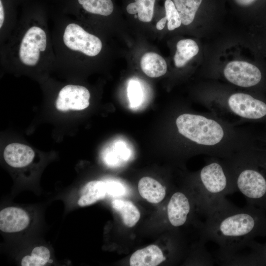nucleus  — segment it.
Segmentation results:
<instances>
[{
    "label": "nucleus",
    "instance_id": "nucleus-17",
    "mask_svg": "<svg viewBox=\"0 0 266 266\" xmlns=\"http://www.w3.org/2000/svg\"><path fill=\"white\" fill-rule=\"evenodd\" d=\"M112 208L121 215L124 224L128 227H133L140 217V212L130 201L115 199L111 202Z\"/></svg>",
    "mask_w": 266,
    "mask_h": 266
},
{
    "label": "nucleus",
    "instance_id": "nucleus-6",
    "mask_svg": "<svg viewBox=\"0 0 266 266\" xmlns=\"http://www.w3.org/2000/svg\"><path fill=\"white\" fill-rule=\"evenodd\" d=\"M47 37L45 31L37 26L29 28L24 35L20 44L19 57L27 66H35L40 59V52L45 50Z\"/></svg>",
    "mask_w": 266,
    "mask_h": 266
},
{
    "label": "nucleus",
    "instance_id": "nucleus-13",
    "mask_svg": "<svg viewBox=\"0 0 266 266\" xmlns=\"http://www.w3.org/2000/svg\"><path fill=\"white\" fill-rule=\"evenodd\" d=\"M138 189L143 198L153 203L161 201L166 194V188L150 177H143L140 179L138 184Z\"/></svg>",
    "mask_w": 266,
    "mask_h": 266
},
{
    "label": "nucleus",
    "instance_id": "nucleus-3",
    "mask_svg": "<svg viewBox=\"0 0 266 266\" xmlns=\"http://www.w3.org/2000/svg\"><path fill=\"white\" fill-rule=\"evenodd\" d=\"M249 149L226 159L230 166L235 188L248 204L266 210V176L259 168L261 160Z\"/></svg>",
    "mask_w": 266,
    "mask_h": 266
},
{
    "label": "nucleus",
    "instance_id": "nucleus-15",
    "mask_svg": "<svg viewBox=\"0 0 266 266\" xmlns=\"http://www.w3.org/2000/svg\"><path fill=\"white\" fill-rule=\"evenodd\" d=\"M106 193L104 181L100 180L90 181L82 189L81 196L78 200V204L80 206L91 205L104 198Z\"/></svg>",
    "mask_w": 266,
    "mask_h": 266
},
{
    "label": "nucleus",
    "instance_id": "nucleus-18",
    "mask_svg": "<svg viewBox=\"0 0 266 266\" xmlns=\"http://www.w3.org/2000/svg\"><path fill=\"white\" fill-rule=\"evenodd\" d=\"M184 25L191 24L206 0H172Z\"/></svg>",
    "mask_w": 266,
    "mask_h": 266
},
{
    "label": "nucleus",
    "instance_id": "nucleus-22",
    "mask_svg": "<svg viewBox=\"0 0 266 266\" xmlns=\"http://www.w3.org/2000/svg\"><path fill=\"white\" fill-rule=\"evenodd\" d=\"M49 250L44 246L34 248L31 255L23 258L21 261L22 266H43L47 264L50 259Z\"/></svg>",
    "mask_w": 266,
    "mask_h": 266
},
{
    "label": "nucleus",
    "instance_id": "nucleus-26",
    "mask_svg": "<svg viewBox=\"0 0 266 266\" xmlns=\"http://www.w3.org/2000/svg\"><path fill=\"white\" fill-rule=\"evenodd\" d=\"M107 194L113 197H119L125 195L127 190L120 182L114 180L104 181Z\"/></svg>",
    "mask_w": 266,
    "mask_h": 266
},
{
    "label": "nucleus",
    "instance_id": "nucleus-8",
    "mask_svg": "<svg viewBox=\"0 0 266 266\" xmlns=\"http://www.w3.org/2000/svg\"><path fill=\"white\" fill-rule=\"evenodd\" d=\"M90 98V92L86 87L67 85L59 92L56 106L61 111L83 110L89 105Z\"/></svg>",
    "mask_w": 266,
    "mask_h": 266
},
{
    "label": "nucleus",
    "instance_id": "nucleus-4",
    "mask_svg": "<svg viewBox=\"0 0 266 266\" xmlns=\"http://www.w3.org/2000/svg\"><path fill=\"white\" fill-rule=\"evenodd\" d=\"M213 112L232 115L240 120H257L266 116V103L242 92L230 94L225 100L205 105Z\"/></svg>",
    "mask_w": 266,
    "mask_h": 266
},
{
    "label": "nucleus",
    "instance_id": "nucleus-24",
    "mask_svg": "<svg viewBox=\"0 0 266 266\" xmlns=\"http://www.w3.org/2000/svg\"><path fill=\"white\" fill-rule=\"evenodd\" d=\"M128 96L131 105L135 107L140 104L142 99V90L138 81L131 80L128 86Z\"/></svg>",
    "mask_w": 266,
    "mask_h": 266
},
{
    "label": "nucleus",
    "instance_id": "nucleus-27",
    "mask_svg": "<svg viewBox=\"0 0 266 266\" xmlns=\"http://www.w3.org/2000/svg\"><path fill=\"white\" fill-rule=\"evenodd\" d=\"M5 19V12L1 0H0V28H1Z\"/></svg>",
    "mask_w": 266,
    "mask_h": 266
},
{
    "label": "nucleus",
    "instance_id": "nucleus-21",
    "mask_svg": "<svg viewBox=\"0 0 266 266\" xmlns=\"http://www.w3.org/2000/svg\"><path fill=\"white\" fill-rule=\"evenodd\" d=\"M79 3L87 12L102 16H108L113 11L111 0H78Z\"/></svg>",
    "mask_w": 266,
    "mask_h": 266
},
{
    "label": "nucleus",
    "instance_id": "nucleus-16",
    "mask_svg": "<svg viewBox=\"0 0 266 266\" xmlns=\"http://www.w3.org/2000/svg\"><path fill=\"white\" fill-rule=\"evenodd\" d=\"M199 51V47L195 41L191 39H183L176 44V51L174 56V65L178 68L186 66L187 63Z\"/></svg>",
    "mask_w": 266,
    "mask_h": 266
},
{
    "label": "nucleus",
    "instance_id": "nucleus-19",
    "mask_svg": "<svg viewBox=\"0 0 266 266\" xmlns=\"http://www.w3.org/2000/svg\"><path fill=\"white\" fill-rule=\"evenodd\" d=\"M155 0H136L129 3L126 10L130 14L137 13L139 20L143 22H150L153 16Z\"/></svg>",
    "mask_w": 266,
    "mask_h": 266
},
{
    "label": "nucleus",
    "instance_id": "nucleus-7",
    "mask_svg": "<svg viewBox=\"0 0 266 266\" xmlns=\"http://www.w3.org/2000/svg\"><path fill=\"white\" fill-rule=\"evenodd\" d=\"M223 75L230 83L246 88L257 85L262 79V72L257 66L242 61L228 63L223 69Z\"/></svg>",
    "mask_w": 266,
    "mask_h": 266
},
{
    "label": "nucleus",
    "instance_id": "nucleus-14",
    "mask_svg": "<svg viewBox=\"0 0 266 266\" xmlns=\"http://www.w3.org/2000/svg\"><path fill=\"white\" fill-rule=\"evenodd\" d=\"M140 66L143 72L152 78L163 76L167 71V64L165 60L154 52L144 54L141 59Z\"/></svg>",
    "mask_w": 266,
    "mask_h": 266
},
{
    "label": "nucleus",
    "instance_id": "nucleus-1",
    "mask_svg": "<svg viewBox=\"0 0 266 266\" xmlns=\"http://www.w3.org/2000/svg\"><path fill=\"white\" fill-rule=\"evenodd\" d=\"M266 236L265 210L248 204L239 207L226 199L205 216L202 241H212L219 249L217 261L246 246L257 237Z\"/></svg>",
    "mask_w": 266,
    "mask_h": 266
},
{
    "label": "nucleus",
    "instance_id": "nucleus-12",
    "mask_svg": "<svg viewBox=\"0 0 266 266\" xmlns=\"http://www.w3.org/2000/svg\"><path fill=\"white\" fill-rule=\"evenodd\" d=\"M166 257L160 248L156 245H150L137 250L131 256V266H156L165 261Z\"/></svg>",
    "mask_w": 266,
    "mask_h": 266
},
{
    "label": "nucleus",
    "instance_id": "nucleus-20",
    "mask_svg": "<svg viewBox=\"0 0 266 266\" xmlns=\"http://www.w3.org/2000/svg\"><path fill=\"white\" fill-rule=\"evenodd\" d=\"M249 253L245 260L244 266H266V241L262 244L254 240L249 244Z\"/></svg>",
    "mask_w": 266,
    "mask_h": 266
},
{
    "label": "nucleus",
    "instance_id": "nucleus-25",
    "mask_svg": "<svg viewBox=\"0 0 266 266\" xmlns=\"http://www.w3.org/2000/svg\"><path fill=\"white\" fill-rule=\"evenodd\" d=\"M236 7L266 11V0H231Z\"/></svg>",
    "mask_w": 266,
    "mask_h": 266
},
{
    "label": "nucleus",
    "instance_id": "nucleus-23",
    "mask_svg": "<svg viewBox=\"0 0 266 266\" xmlns=\"http://www.w3.org/2000/svg\"><path fill=\"white\" fill-rule=\"evenodd\" d=\"M166 16L167 20V29L173 31L179 27L182 22L179 14L172 0H166L165 2Z\"/></svg>",
    "mask_w": 266,
    "mask_h": 266
},
{
    "label": "nucleus",
    "instance_id": "nucleus-11",
    "mask_svg": "<svg viewBox=\"0 0 266 266\" xmlns=\"http://www.w3.org/2000/svg\"><path fill=\"white\" fill-rule=\"evenodd\" d=\"M34 152L29 146L20 143L8 144L4 149L3 158L6 163L14 167H22L30 164Z\"/></svg>",
    "mask_w": 266,
    "mask_h": 266
},
{
    "label": "nucleus",
    "instance_id": "nucleus-9",
    "mask_svg": "<svg viewBox=\"0 0 266 266\" xmlns=\"http://www.w3.org/2000/svg\"><path fill=\"white\" fill-rule=\"evenodd\" d=\"M189 197L184 192L177 191L171 196L167 206V215L170 225L178 227L188 220L192 209Z\"/></svg>",
    "mask_w": 266,
    "mask_h": 266
},
{
    "label": "nucleus",
    "instance_id": "nucleus-2",
    "mask_svg": "<svg viewBox=\"0 0 266 266\" xmlns=\"http://www.w3.org/2000/svg\"><path fill=\"white\" fill-rule=\"evenodd\" d=\"M196 187L199 208L205 217L226 199V195L237 192L227 160L212 157L199 171Z\"/></svg>",
    "mask_w": 266,
    "mask_h": 266
},
{
    "label": "nucleus",
    "instance_id": "nucleus-28",
    "mask_svg": "<svg viewBox=\"0 0 266 266\" xmlns=\"http://www.w3.org/2000/svg\"><path fill=\"white\" fill-rule=\"evenodd\" d=\"M167 21V20L166 16L164 17L163 18L161 19L156 24L157 29L158 30H163L164 28Z\"/></svg>",
    "mask_w": 266,
    "mask_h": 266
},
{
    "label": "nucleus",
    "instance_id": "nucleus-5",
    "mask_svg": "<svg viewBox=\"0 0 266 266\" xmlns=\"http://www.w3.org/2000/svg\"><path fill=\"white\" fill-rule=\"evenodd\" d=\"M63 40L70 49L90 57L97 56L102 49V42L98 37L88 33L75 23L69 24L66 27Z\"/></svg>",
    "mask_w": 266,
    "mask_h": 266
},
{
    "label": "nucleus",
    "instance_id": "nucleus-10",
    "mask_svg": "<svg viewBox=\"0 0 266 266\" xmlns=\"http://www.w3.org/2000/svg\"><path fill=\"white\" fill-rule=\"evenodd\" d=\"M30 219L23 209L8 207L0 212V230L4 233L20 232L28 226Z\"/></svg>",
    "mask_w": 266,
    "mask_h": 266
}]
</instances>
